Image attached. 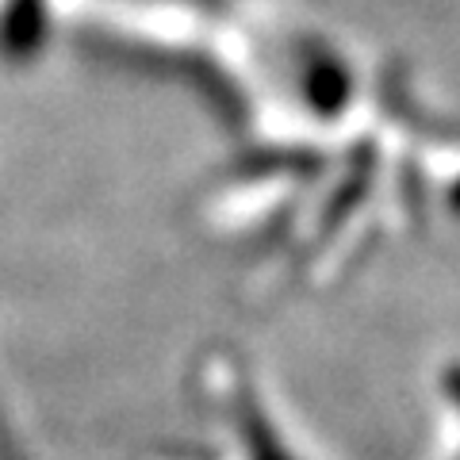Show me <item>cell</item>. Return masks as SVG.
Returning a JSON list of instances; mask_svg holds the SVG:
<instances>
[{
    "label": "cell",
    "instance_id": "6da1fadb",
    "mask_svg": "<svg viewBox=\"0 0 460 460\" xmlns=\"http://www.w3.org/2000/svg\"><path fill=\"white\" fill-rule=\"evenodd\" d=\"M445 392H449L453 407L460 411V365H453V368H449V376H445Z\"/></svg>",
    "mask_w": 460,
    "mask_h": 460
}]
</instances>
